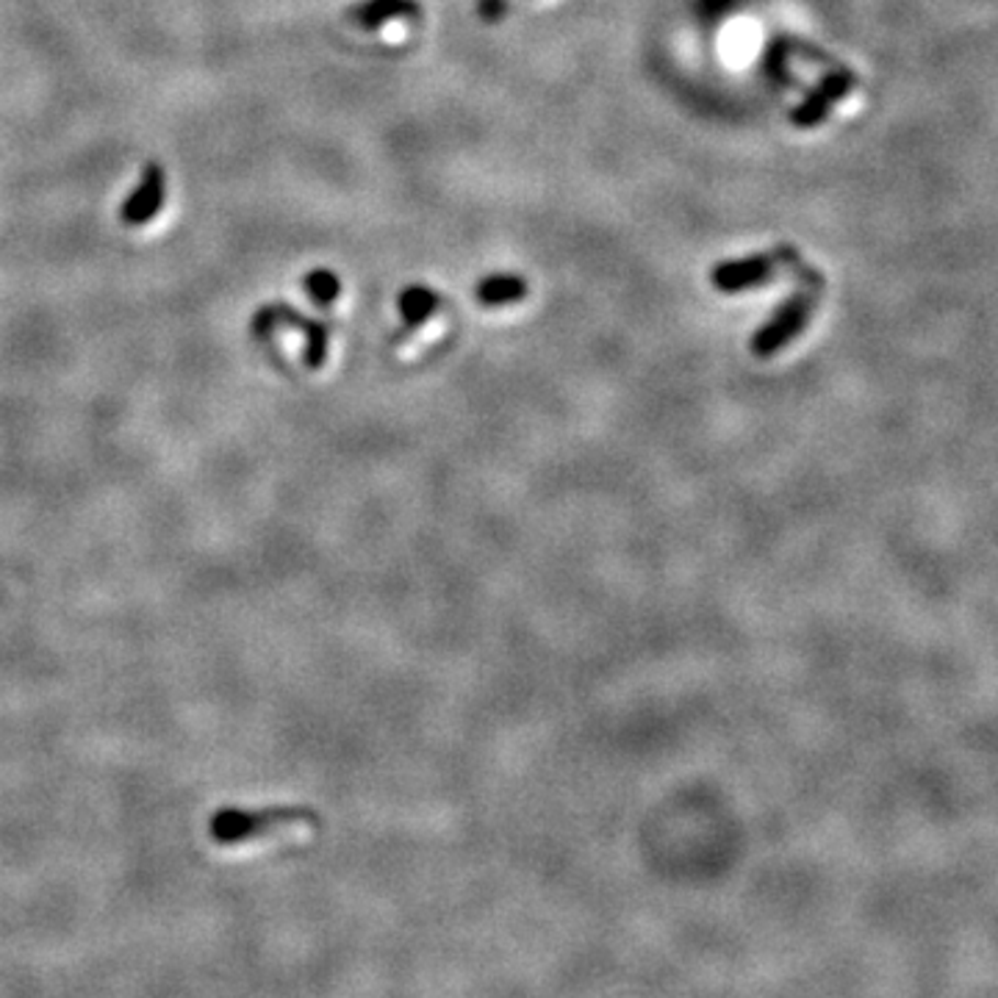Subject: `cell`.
Listing matches in <instances>:
<instances>
[{
  "label": "cell",
  "instance_id": "cell-1",
  "mask_svg": "<svg viewBox=\"0 0 998 998\" xmlns=\"http://www.w3.org/2000/svg\"><path fill=\"white\" fill-rule=\"evenodd\" d=\"M319 827V816L305 807H267V810H239L225 807L214 812L209 823V836L220 846H250L278 836H303Z\"/></svg>",
  "mask_w": 998,
  "mask_h": 998
},
{
  "label": "cell",
  "instance_id": "cell-8",
  "mask_svg": "<svg viewBox=\"0 0 998 998\" xmlns=\"http://www.w3.org/2000/svg\"><path fill=\"white\" fill-rule=\"evenodd\" d=\"M530 287L522 274L514 272H500V274H489L483 281L478 283L474 289V298H478L480 305L485 309H503V305H514L519 300L527 298Z\"/></svg>",
  "mask_w": 998,
  "mask_h": 998
},
{
  "label": "cell",
  "instance_id": "cell-7",
  "mask_svg": "<svg viewBox=\"0 0 998 998\" xmlns=\"http://www.w3.org/2000/svg\"><path fill=\"white\" fill-rule=\"evenodd\" d=\"M419 14L422 7L416 0H363L347 9V20L367 31L380 29L389 20H416Z\"/></svg>",
  "mask_w": 998,
  "mask_h": 998
},
{
  "label": "cell",
  "instance_id": "cell-6",
  "mask_svg": "<svg viewBox=\"0 0 998 998\" xmlns=\"http://www.w3.org/2000/svg\"><path fill=\"white\" fill-rule=\"evenodd\" d=\"M849 87H852V78H849L846 72L827 76L816 89L807 92V98L801 100L794 111H790V123L799 125V128H812V125H818L827 117L829 103L836 98H841V94H846Z\"/></svg>",
  "mask_w": 998,
  "mask_h": 998
},
{
  "label": "cell",
  "instance_id": "cell-4",
  "mask_svg": "<svg viewBox=\"0 0 998 998\" xmlns=\"http://www.w3.org/2000/svg\"><path fill=\"white\" fill-rule=\"evenodd\" d=\"M812 314V294L810 292H796L794 298L785 300L780 309L771 314V319L760 327L752 336V352L758 358H774L776 352L785 350L790 341L805 330V325L810 322Z\"/></svg>",
  "mask_w": 998,
  "mask_h": 998
},
{
  "label": "cell",
  "instance_id": "cell-11",
  "mask_svg": "<svg viewBox=\"0 0 998 998\" xmlns=\"http://www.w3.org/2000/svg\"><path fill=\"white\" fill-rule=\"evenodd\" d=\"M478 12L485 23H500L508 14V0H480Z\"/></svg>",
  "mask_w": 998,
  "mask_h": 998
},
{
  "label": "cell",
  "instance_id": "cell-9",
  "mask_svg": "<svg viewBox=\"0 0 998 998\" xmlns=\"http://www.w3.org/2000/svg\"><path fill=\"white\" fill-rule=\"evenodd\" d=\"M438 305H441V298H438L430 287H425V283H411V287H405L397 298V311L405 322V330H414V327L425 325V322L436 314Z\"/></svg>",
  "mask_w": 998,
  "mask_h": 998
},
{
  "label": "cell",
  "instance_id": "cell-2",
  "mask_svg": "<svg viewBox=\"0 0 998 998\" xmlns=\"http://www.w3.org/2000/svg\"><path fill=\"white\" fill-rule=\"evenodd\" d=\"M278 327H298L305 339V363L311 369H322L327 361V350H330V327L319 319H305L298 309L289 305H267L253 316V333L258 339L274 333Z\"/></svg>",
  "mask_w": 998,
  "mask_h": 998
},
{
  "label": "cell",
  "instance_id": "cell-10",
  "mask_svg": "<svg viewBox=\"0 0 998 998\" xmlns=\"http://www.w3.org/2000/svg\"><path fill=\"white\" fill-rule=\"evenodd\" d=\"M303 287L305 294H309L316 305H322V309L336 303L341 294V281L330 272V269H314V272H309L303 278Z\"/></svg>",
  "mask_w": 998,
  "mask_h": 998
},
{
  "label": "cell",
  "instance_id": "cell-3",
  "mask_svg": "<svg viewBox=\"0 0 998 998\" xmlns=\"http://www.w3.org/2000/svg\"><path fill=\"white\" fill-rule=\"evenodd\" d=\"M790 256H794L790 247H780V250L754 253V256L721 261L713 267L710 283L716 287V292L721 294L749 292V289H758L763 287V283H769L776 274V269H780V263L788 261Z\"/></svg>",
  "mask_w": 998,
  "mask_h": 998
},
{
  "label": "cell",
  "instance_id": "cell-5",
  "mask_svg": "<svg viewBox=\"0 0 998 998\" xmlns=\"http://www.w3.org/2000/svg\"><path fill=\"white\" fill-rule=\"evenodd\" d=\"M164 198H167V176L158 164H150L142 176L139 189L131 192L128 200H125L120 216H123L125 225H147L161 211Z\"/></svg>",
  "mask_w": 998,
  "mask_h": 998
}]
</instances>
